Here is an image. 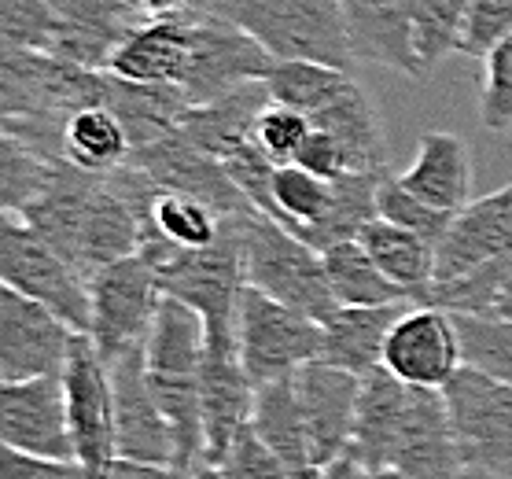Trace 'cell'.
Masks as SVG:
<instances>
[{
  "mask_svg": "<svg viewBox=\"0 0 512 479\" xmlns=\"http://www.w3.org/2000/svg\"><path fill=\"white\" fill-rule=\"evenodd\" d=\"M472 0H417V26H413V48H417L420 71L431 74L450 52H457V37L465 26Z\"/></svg>",
  "mask_w": 512,
  "mask_h": 479,
  "instance_id": "8d00e7d4",
  "label": "cell"
},
{
  "mask_svg": "<svg viewBox=\"0 0 512 479\" xmlns=\"http://www.w3.org/2000/svg\"><path fill=\"white\" fill-rule=\"evenodd\" d=\"M185 479H225V476H222V472H218L214 465H199L196 472H188Z\"/></svg>",
  "mask_w": 512,
  "mask_h": 479,
  "instance_id": "816d5d0a",
  "label": "cell"
},
{
  "mask_svg": "<svg viewBox=\"0 0 512 479\" xmlns=\"http://www.w3.org/2000/svg\"><path fill=\"white\" fill-rule=\"evenodd\" d=\"M465 365L461 332L454 314L431 303H413L398 317L384 343V369L409 387H435L443 391L446 380Z\"/></svg>",
  "mask_w": 512,
  "mask_h": 479,
  "instance_id": "4fadbf2b",
  "label": "cell"
},
{
  "mask_svg": "<svg viewBox=\"0 0 512 479\" xmlns=\"http://www.w3.org/2000/svg\"><path fill=\"white\" fill-rule=\"evenodd\" d=\"M409 384L391 376L384 365L361 376L358 417H354V435H350V454H358L365 468H387L395 454L398 432L406 421Z\"/></svg>",
  "mask_w": 512,
  "mask_h": 479,
  "instance_id": "d4e9b609",
  "label": "cell"
},
{
  "mask_svg": "<svg viewBox=\"0 0 512 479\" xmlns=\"http://www.w3.org/2000/svg\"><path fill=\"white\" fill-rule=\"evenodd\" d=\"M210 15L240 26L273 59H314L343 71L358 67L339 0H214Z\"/></svg>",
  "mask_w": 512,
  "mask_h": 479,
  "instance_id": "5b68a950",
  "label": "cell"
},
{
  "mask_svg": "<svg viewBox=\"0 0 512 479\" xmlns=\"http://www.w3.org/2000/svg\"><path fill=\"white\" fill-rule=\"evenodd\" d=\"M67 421L74 439V457L89 472V479H104L118 461L115 443V391H111V365L89 332H78L70 343L67 369Z\"/></svg>",
  "mask_w": 512,
  "mask_h": 479,
  "instance_id": "8fae6325",
  "label": "cell"
},
{
  "mask_svg": "<svg viewBox=\"0 0 512 479\" xmlns=\"http://www.w3.org/2000/svg\"><path fill=\"white\" fill-rule=\"evenodd\" d=\"M63 19V41L56 56L78 67L104 71L111 52L140 23H148L129 0H48Z\"/></svg>",
  "mask_w": 512,
  "mask_h": 479,
  "instance_id": "603a6c76",
  "label": "cell"
},
{
  "mask_svg": "<svg viewBox=\"0 0 512 479\" xmlns=\"http://www.w3.org/2000/svg\"><path fill=\"white\" fill-rule=\"evenodd\" d=\"M325 258L328 284L336 292L339 306H384V303H402L409 299L398 288L384 269L376 266L373 255L358 244V240H339V244L321 251ZM413 303V299H409Z\"/></svg>",
  "mask_w": 512,
  "mask_h": 479,
  "instance_id": "d6a6232c",
  "label": "cell"
},
{
  "mask_svg": "<svg viewBox=\"0 0 512 479\" xmlns=\"http://www.w3.org/2000/svg\"><path fill=\"white\" fill-rule=\"evenodd\" d=\"M461 332V354L465 365H476L483 373L512 384V321L509 317H468L454 314Z\"/></svg>",
  "mask_w": 512,
  "mask_h": 479,
  "instance_id": "f35d334b",
  "label": "cell"
},
{
  "mask_svg": "<svg viewBox=\"0 0 512 479\" xmlns=\"http://www.w3.org/2000/svg\"><path fill=\"white\" fill-rule=\"evenodd\" d=\"M354 240L373 255L376 266L384 269L413 303H428L431 288H435V244L431 240L387 222L380 214L361 225Z\"/></svg>",
  "mask_w": 512,
  "mask_h": 479,
  "instance_id": "f546056e",
  "label": "cell"
},
{
  "mask_svg": "<svg viewBox=\"0 0 512 479\" xmlns=\"http://www.w3.org/2000/svg\"><path fill=\"white\" fill-rule=\"evenodd\" d=\"M409 306H413L409 299L384 306H339L336 314L321 325L325 328L321 362H332L358 376L373 373L376 365H384L387 332H391V325L406 314Z\"/></svg>",
  "mask_w": 512,
  "mask_h": 479,
  "instance_id": "484cf974",
  "label": "cell"
},
{
  "mask_svg": "<svg viewBox=\"0 0 512 479\" xmlns=\"http://www.w3.org/2000/svg\"><path fill=\"white\" fill-rule=\"evenodd\" d=\"M214 468H218L225 479H303L258 439V432L251 424L236 435L233 446L225 450V457Z\"/></svg>",
  "mask_w": 512,
  "mask_h": 479,
  "instance_id": "7bdbcfd3",
  "label": "cell"
},
{
  "mask_svg": "<svg viewBox=\"0 0 512 479\" xmlns=\"http://www.w3.org/2000/svg\"><path fill=\"white\" fill-rule=\"evenodd\" d=\"M19 214L85 277H93L107 262L140 251L144 236V214L115 170L96 174L67 159H52L45 188Z\"/></svg>",
  "mask_w": 512,
  "mask_h": 479,
  "instance_id": "6da1fadb",
  "label": "cell"
},
{
  "mask_svg": "<svg viewBox=\"0 0 512 479\" xmlns=\"http://www.w3.org/2000/svg\"><path fill=\"white\" fill-rule=\"evenodd\" d=\"M240 247H244V284L321 325L339 310L321 251L284 229L277 218L262 211L240 214Z\"/></svg>",
  "mask_w": 512,
  "mask_h": 479,
  "instance_id": "8992f818",
  "label": "cell"
},
{
  "mask_svg": "<svg viewBox=\"0 0 512 479\" xmlns=\"http://www.w3.org/2000/svg\"><path fill=\"white\" fill-rule=\"evenodd\" d=\"M314 479H369V468H365V461H361L358 454H350V450H343L339 457H332L328 465L317 468Z\"/></svg>",
  "mask_w": 512,
  "mask_h": 479,
  "instance_id": "681fc988",
  "label": "cell"
},
{
  "mask_svg": "<svg viewBox=\"0 0 512 479\" xmlns=\"http://www.w3.org/2000/svg\"><path fill=\"white\" fill-rule=\"evenodd\" d=\"M450 428L468 476L498 479L512 468V384L461 365L443 387Z\"/></svg>",
  "mask_w": 512,
  "mask_h": 479,
  "instance_id": "ba28073f",
  "label": "cell"
},
{
  "mask_svg": "<svg viewBox=\"0 0 512 479\" xmlns=\"http://www.w3.org/2000/svg\"><path fill=\"white\" fill-rule=\"evenodd\" d=\"M336 203V181L310 174L299 163H284L273 170L269 181V218H277L284 229L306 240L317 225L325 222Z\"/></svg>",
  "mask_w": 512,
  "mask_h": 479,
  "instance_id": "1f68e13d",
  "label": "cell"
},
{
  "mask_svg": "<svg viewBox=\"0 0 512 479\" xmlns=\"http://www.w3.org/2000/svg\"><path fill=\"white\" fill-rule=\"evenodd\" d=\"M251 428H255L258 439L291 472H299L303 479L317 476L314 454H310V435H306V421H303V406H299V391H295V373L258 387Z\"/></svg>",
  "mask_w": 512,
  "mask_h": 479,
  "instance_id": "f1b7e54d",
  "label": "cell"
},
{
  "mask_svg": "<svg viewBox=\"0 0 512 479\" xmlns=\"http://www.w3.org/2000/svg\"><path fill=\"white\" fill-rule=\"evenodd\" d=\"M0 479H89L78 461H56V457H37L26 450L0 443Z\"/></svg>",
  "mask_w": 512,
  "mask_h": 479,
  "instance_id": "f6af8a7d",
  "label": "cell"
},
{
  "mask_svg": "<svg viewBox=\"0 0 512 479\" xmlns=\"http://www.w3.org/2000/svg\"><path fill=\"white\" fill-rule=\"evenodd\" d=\"M490 317H509V321H512V277L505 281V288L498 292V299H494V310H490Z\"/></svg>",
  "mask_w": 512,
  "mask_h": 479,
  "instance_id": "f907efd6",
  "label": "cell"
},
{
  "mask_svg": "<svg viewBox=\"0 0 512 479\" xmlns=\"http://www.w3.org/2000/svg\"><path fill=\"white\" fill-rule=\"evenodd\" d=\"M398 181L431 207L457 214L472 203V152L457 133L431 129L420 137L417 155Z\"/></svg>",
  "mask_w": 512,
  "mask_h": 479,
  "instance_id": "cb8c5ba5",
  "label": "cell"
},
{
  "mask_svg": "<svg viewBox=\"0 0 512 479\" xmlns=\"http://www.w3.org/2000/svg\"><path fill=\"white\" fill-rule=\"evenodd\" d=\"M129 163L140 166V170L152 177L159 188H166V192L196 196V199H203V203H210V207H218L222 214L255 211V203L240 192L233 174H229L214 155H207L203 148L185 141L177 129L166 133V137H159V141L144 144V148H133Z\"/></svg>",
  "mask_w": 512,
  "mask_h": 479,
  "instance_id": "e0dca14e",
  "label": "cell"
},
{
  "mask_svg": "<svg viewBox=\"0 0 512 479\" xmlns=\"http://www.w3.org/2000/svg\"><path fill=\"white\" fill-rule=\"evenodd\" d=\"M310 129H314V122H310L306 111L269 100V104L258 111L255 122H251V144H255L266 159L284 166L295 159L299 148H303V141L310 137Z\"/></svg>",
  "mask_w": 512,
  "mask_h": 479,
  "instance_id": "60d3db41",
  "label": "cell"
},
{
  "mask_svg": "<svg viewBox=\"0 0 512 479\" xmlns=\"http://www.w3.org/2000/svg\"><path fill=\"white\" fill-rule=\"evenodd\" d=\"M339 8L358 63L387 67L406 78H424L413 48L417 0H339Z\"/></svg>",
  "mask_w": 512,
  "mask_h": 479,
  "instance_id": "44dd1931",
  "label": "cell"
},
{
  "mask_svg": "<svg viewBox=\"0 0 512 479\" xmlns=\"http://www.w3.org/2000/svg\"><path fill=\"white\" fill-rule=\"evenodd\" d=\"M133 155V137L107 104H85L63 122V159L82 170L111 174Z\"/></svg>",
  "mask_w": 512,
  "mask_h": 479,
  "instance_id": "4dcf8cb0",
  "label": "cell"
},
{
  "mask_svg": "<svg viewBox=\"0 0 512 479\" xmlns=\"http://www.w3.org/2000/svg\"><path fill=\"white\" fill-rule=\"evenodd\" d=\"M498 255H512V181L454 214L446 236L435 244V284L454 281Z\"/></svg>",
  "mask_w": 512,
  "mask_h": 479,
  "instance_id": "ffe728a7",
  "label": "cell"
},
{
  "mask_svg": "<svg viewBox=\"0 0 512 479\" xmlns=\"http://www.w3.org/2000/svg\"><path fill=\"white\" fill-rule=\"evenodd\" d=\"M0 284L56 310L74 332H89V277L48 244L23 214H0Z\"/></svg>",
  "mask_w": 512,
  "mask_h": 479,
  "instance_id": "52a82bcc",
  "label": "cell"
},
{
  "mask_svg": "<svg viewBox=\"0 0 512 479\" xmlns=\"http://www.w3.org/2000/svg\"><path fill=\"white\" fill-rule=\"evenodd\" d=\"M104 71L78 67L52 52L0 48V129L34 144L45 159H63L70 111L100 104Z\"/></svg>",
  "mask_w": 512,
  "mask_h": 479,
  "instance_id": "7a4b0ae2",
  "label": "cell"
},
{
  "mask_svg": "<svg viewBox=\"0 0 512 479\" xmlns=\"http://www.w3.org/2000/svg\"><path fill=\"white\" fill-rule=\"evenodd\" d=\"M52 159L15 133L0 129V214H19L45 188Z\"/></svg>",
  "mask_w": 512,
  "mask_h": 479,
  "instance_id": "d590c367",
  "label": "cell"
},
{
  "mask_svg": "<svg viewBox=\"0 0 512 479\" xmlns=\"http://www.w3.org/2000/svg\"><path fill=\"white\" fill-rule=\"evenodd\" d=\"M140 255L152 262L163 295L203 314L207 336H236V306L244 292L240 214H229L222 236L207 247H174L159 236H140Z\"/></svg>",
  "mask_w": 512,
  "mask_h": 479,
  "instance_id": "277c9868",
  "label": "cell"
},
{
  "mask_svg": "<svg viewBox=\"0 0 512 479\" xmlns=\"http://www.w3.org/2000/svg\"><path fill=\"white\" fill-rule=\"evenodd\" d=\"M321 343H325L321 321L244 284L236 306V351L255 387L299 373L306 362H317Z\"/></svg>",
  "mask_w": 512,
  "mask_h": 479,
  "instance_id": "9c48e42d",
  "label": "cell"
},
{
  "mask_svg": "<svg viewBox=\"0 0 512 479\" xmlns=\"http://www.w3.org/2000/svg\"><path fill=\"white\" fill-rule=\"evenodd\" d=\"M291 163L306 166L310 174L317 177H328V181H336V177L350 174L347 170V152H343V144H339L336 133H328V129L314 126L310 129V137L303 141V148L295 152Z\"/></svg>",
  "mask_w": 512,
  "mask_h": 479,
  "instance_id": "bcb514c9",
  "label": "cell"
},
{
  "mask_svg": "<svg viewBox=\"0 0 512 479\" xmlns=\"http://www.w3.org/2000/svg\"><path fill=\"white\" fill-rule=\"evenodd\" d=\"M295 391H299L306 435H310V454H314V465L321 468L350 446L361 376L317 358L295 373Z\"/></svg>",
  "mask_w": 512,
  "mask_h": 479,
  "instance_id": "ac0fdd59",
  "label": "cell"
},
{
  "mask_svg": "<svg viewBox=\"0 0 512 479\" xmlns=\"http://www.w3.org/2000/svg\"><path fill=\"white\" fill-rule=\"evenodd\" d=\"M512 37V0H472L457 37V52L483 59Z\"/></svg>",
  "mask_w": 512,
  "mask_h": 479,
  "instance_id": "b9f144b4",
  "label": "cell"
},
{
  "mask_svg": "<svg viewBox=\"0 0 512 479\" xmlns=\"http://www.w3.org/2000/svg\"><path fill=\"white\" fill-rule=\"evenodd\" d=\"M255 380L247 376L236 336H207L199 369V417H203V465H218L233 439L251 424Z\"/></svg>",
  "mask_w": 512,
  "mask_h": 479,
  "instance_id": "5bb4252c",
  "label": "cell"
},
{
  "mask_svg": "<svg viewBox=\"0 0 512 479\" xmlns=\"http://www.w3.org/2000/svg\"><path fill=\"white\" fill-rule=\"evenodd\" d=\"M498 479H512V468H509V472H501V476Z\"/></svg>",
  "mask_w": 512,
  "mask_h": 479,
  "instance_id": "db71d44e",
  "label": "cell"
},
{
  "mask_svg": "<svg viewBox=\"0 0 512 479\" xmlns=\"http://www.w3.org/2000/svg\"><path fill=\"white\" fill-rule=\"evenodd\" d=\"M369 479H406V476L395 465H387V468H369Z\"/></svg>",
  "mask_w": 512,
  "mask_h": 479,
  "instance_id": "f5cc1de1",
  "label": "cell"
},
{
  "mask_svg": "<svg viewBox=\"0 0 512 479\" xmlns=\"http://www.w3.org/2000/svg\"><path fill=\"white\" fill-rule=\"evenodd\" d=\"M350 78H354V71L314 63V59H273V67H269V74L262 82H266L269 96L277 104L299 107L306 115H317L321 107L332 104L347 89Z\"/></svg>",
  "mask_w": 512,
  "mask_h": 479,
  "instance_id": "e575fe53",
  "label": "cell"
},
{
  "mask_svg": "<svg viewBox=\"0 0 512 479\" xmlns=\"http://www.w3.org/2000/svg\"><path fill=\"white\" fill-rule=\"evenodd\" d=\"M0 443L37 457L78 461L70 439L63 376L0 380Z\"/></svg>",
  "mask_w": 512,
  "mask_h": 479,
  "instance_id": "2e32d148",
  "label": "cell"
},
{
  "mask_svg": "<svg viewBox=\"0 0 512 479\" xmlns=\"http://www.w3.org/2000/svg\"><path fill=\"white\" fill-rule=\"evenodd\" d=\"M74 336L56 310L0 284V380L63 376Z\"/></svg>",
  "mask_w": 512,
  "mask_h": 479,
  "instance_id": "7c38bea8",
  "label": "cell"
},
{
  "mask_svg": "<svg viewBox=\"0 0 512 479\" xmlns=\"http://www.w3.org/2000/svg\"><path fill=\"white\" fill-rule=\"evenodd\" d=\"M89 299H93L89 336L100 347L104 362H115L118 354L133 351L148 339L155 310L163 303V288L152 262L133 251L96 269L89 277Z\"/></svg>",
  "mask_w": 512,
  "mask_h": 479,
  "instance_id": "30bf717a",
  "label": "cell"
},
{
  "mask_svg": "<svg viewBox=\"0 0 512 479\" xmlns=\"http://www.w3.org/2000/svg\"><path fill=\"white\" fill-rule=\"evenodd\" d=\"M376 211H380V218L402 225V229H409V233L424 236V240H431V244H439V240L446 236V229H450V222H454V214L450 211H439V207L424 203L420 196H413V192L398 181V174L380 177V188H376Z\"/></svg>",
  "mask_w": 512,
  "mask_h": 479,
  "instance_id": "ab89813d",
  "label": "cell"
},
{
  "mask_svg": "<svg viewBox=\"0 0 512 479\" xmlns=\"http://www.w3.org/2000/svg\"><path fill=\"white\" fill-rule=\"evenodd\" d=\"M100 104H107L122 118V126L133 137V148H144V144L174 133L188 107H196L185 89H177V85L129 82V78H118L111 71H104V78H100Z\"/></svg>",
  "mask_w": 512,
  "mask_h": 479,
  "instance_id": "4316f807",
  "label": "cell"
},
{
  "mask_svg": "<svg viewBox=\"0 0 512 479\" xmlns=\"http://www.w3.org/2000/svg\"><path fill=\"white\" fill-rule=\"evenodd\" d=\"M391 465L406 479H468L457 450L446 398L435 387H409L406 421L398 432Z\"/></svg>",
  "mask_w": 512,
  "mask_h": 479,
  "instance_id": "d6986e66",
  "label": "cell"
},
{
  "mask_svg": "<svg viewBox=\"0 0 512 479\" xmlns=\"http://www.w3.org/2000/svg\"><path fill=\"white\" fill-rule=\"evenodd\" d=\"M225 218L229 214H222L203 199L159 188L152 207H148V218H144V236H159L174 247H207L222 236Z\"/></svg>",
  "mask_w": 512,
  "mask_h": 479,
  "instance_id": "836d02e7",
  "label": "cell"
},
{
  "mask_svg": "<svg viewBox=\"0 0 512 479\" xmlns=\"http://www.w3.org/2000/svg\"><path fill=\"white\" fill-rule=\"evenodd\" d=\"M310 122L336 133L343 152H347V170H358V174H387L391 170L384 126H380L373 96L365 93V85L358 78H350L347 89L332 104L321 107L317 115H310Z\"/></svg>",
  "mask_w": 512,
  "mask_h": 479,
  "instance_id": "83f0119b",
  "label": "cell"
},
{
  "mask_svg": "<svg viewBox=\"0 0 512 479\" xmlns=\"http://www.w3.org/2000/svg\"><path fill=\"white\" fill-rule=\"evenodd\" d=\"M144 19H166L181 12H210L214 0H129Z\"/></svg>",
  "mask_w": 512,
  "mask_h": 479,
  "instance_id": "c3c4849f",
  "label": "cell"
},
{
  "mask_svg": "<svg viewBox=\"0 0 512 479\" xmlns=\"http://www.w3.org/2000/svg\"><path fill=\"white\" fill-rule=\"evenodd\" d=\"M468 479H487V476H468Z\"/></svg>",
  "mask_w": 512,
  "mask_h": 479,
  "instance_id": "11a10c76",
  "label": "cell"
},
{
  "mask_svg": "<svg viewBox=\"0 0 512 479\" xmlns=\"http://www.w3.org/2000/svg\"><path fill=\"white\" fill-rule=\"evenodd\" d=\"M63 19L48 0H0V48H34L56 56Z\"/></svg>",
  "mask_w": 512,
  "mask_h": 479,
  "instance_id": "74e56055",
  "label": "cell"
},
{
  "mask_svg": "<svg viewBox=\"0 0 512 479\" xmlns=\"http://www.w3.org/2000/svg\"><path fill=\"white\" fill-rule=\"evenodd\" d=\"M104 479H185V472H177V468H170V465H144V461L118 457Z\"/></svg>",
  "mask_w": 512,
  "mask_h": 479,
  "instance_id": "7dc6e473",
  "label": "cell"
},
{
  "mask_svg": "<svg viewBox=\"0 0 512 479\" xmlns=\"http://www.w3.org/2000/svg\"><path fill=\"white\" fill-rule=\"evenodd\" d=\"M207 351V321L188 303L163 295L144 339V373L155 402L177 439V468L196 472L203 465V417H199V369Z\"/></svg>",
  "mask_w": 512,
  "mask_h": 479,
  "instance_id": "3957f363",
  "label": "cell"
},
{
  "mask_svg": "<svg viewBox=\"0 0 512 479\" xmlns=\"http://www.w3.org/2000/svg\"><path fill=\"white\" fill-rule=\"evenodd\" d=\"M483 126L494 133L512 129V37L483 56Z\"/></svg>",
  "mask_w": 512,
  "mask_h": 479,
  "instance_id": "ee69618b",
  "label": "cell"
},
{
  "mask_svg": "<svg viewBox=\"0 0 512 479\" xmlns=\"http://www.w3.org/2000/svg\"><path fill=\"white\" fill-rule=\"evenodd\" d=\"M192 15H166L140 23L122 45L111 52L104 71L129 78V82H155L185 89L188 59H192Z\"/></svg>",
  "mask_w": 512,
  "mask_h": 479,
  "instance_id": "7402d4cb",
  "label": "cell"
},
{
  "mask_svg": "<svg viewBox=\"0 0 512 479\" xmlns=\"http://www.w3.org/2000/svg\"><path fill=\"white\" fill-rule=\"evenodd\" d=\"M111 365V391H115V443L118 457L144 461V465L177 468V439L166 421L163 406L155 402L148 373H144V343L118 354ZM181 472V468H177Z\"/></svg>",
  "mask_w": 512,
  "mask_h": 479,
  "instance_id": "9a60e30c",
  "label": "cell"
}]
</instances>
